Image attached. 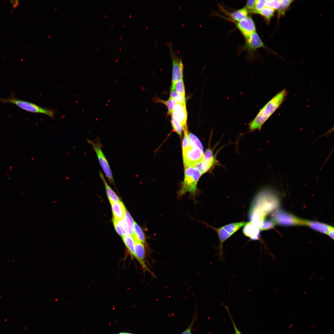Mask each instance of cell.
Masks as SVG:
<instances>
[{
	"label": "cell",
	"instance_id": "1",
	"mask_svg": "<svg viewBox=\"0 0 334 334\" xmlns=\"http://www.w3.org/2000/svg\"><path fill=\"white\" fill-rule=\"evenodd\" d=\"M279 204V199L272 189H262L257 194L252 203L248 215L250 221L260 228L266 216L276 209Z\"/></svg>",
	"mask_w": 334,
	"mask_h": 334
},
{
	"label": "cell",
	"instance_id": "2",
	"mask_svg": "<svg viewBox=\"0 0 334 334\" xmlns=\"http://www.w3.org/2000/svg\"><path fill=\"white\" fill-rule=\"evenodd\" d=\"M287 94L286 89H283L261 109L255 118L249 123L250 131L260 130L264 124L285 101Z\"/></svg>",
	"mask_w": 334,
	"mask_h": 334
},
{
	"label": "cell",
	"instance_id": "3",
	"mask_svg": "<svg viewBox=\"0 0 334 334\" xmlns=\"http://www.w3.org/2000/svg\"><path fill=\"white\" fill-rule=\"evenodd\" d=\"M184 169V178L178 192V197H181L188 192L193 197H195L198 190L197 184L202 174L193 166L188 167Z\"/></svg>",
	"mask_w": 334,
	"mask_h": 334
},
{
	"label": "cell",
	"instance_id": "4",
	"mask_svg": "<svg viewBox=\"0 0 334 334\" xmlns=\"http://www.w3.org/2000/svg\"><path fill=\"white\" fill-rule=\"evenodd\" d=\"M246 222L241 221L231 223L219 228H215L203 222L214 229L217 233L219 240L218 252L217 255L218 259L225 262L223 255V245L224 242L230 237L243 226Z\"/></svg>",
	"mask_w": 334,
	"mask_h": 334
},
{
	"label": "cell",
	"instance_id": "5",
	"mask_svg": "<svg viewBox=\"0 0 334 334\" xmlns=\"http://www.w3.org/2000/svg\"><path fill=\"white\" fill-rule=\"evenodd\" d=\"M0 101L4 104H14L27 112L45 114L53 118L55 112L54 110L42 107L32 103L17 98L15 96L13 92H12L11 96L8 98H0Z\"/></svg>",
	"mask_w": 334,
	"mask_h": 334
},
{
	"label": "cell",
	"instance_id": "6",
	"mask_svg": "<svg viewBox=\"0 0 334 334\" xmlns=\"http://www.w3.org/2000/svg\"><path fill=\"white\" fill-rule=\"evenodd\" d=\"M89 143L92 146L96 154L98 161L106 176L110 182L114 184V180L109 163L102 150V145L98 138L94 140L87 139Z\"/></svg>",
	"mask_w": 334,
	"mask_h": 334
},
{
	"label": "cell",
	"instance_id": "7",
	"mask_svg": "<svg viewBox=\"0 0 334 334\" xmlns=\"http://www.w3.org/2000/svg\"><path fill=\"white\" fill-rule=\"evenodd\" d=\"M271 219L276 225L285 226L304 225L305 220L300 219L282 210L276 211L273 214Z\"/></svg>",
	"mask_w": 334,
	"mask_h": 334
},
{
	"label": "cell",
	"instance_id": "8",
	"mask_svg": "<svg viewBox=\"0 0 334 334\" xmlns=\"http://www.w3.org/2000/svg\"><path fill=\"white\" fill-rule=\"evenodd\" d=\"M168 47L172 63L171 87H173L178 82L183 79L184 67L181 58L174 53L171 43H169Z\"/></svg>",
	"mask_w": 334,
	"mask_h": 334
},
{
	"label": "cell",
	"instance_id": "9",
	"mask_svg": "<svg viewBox=\"0 0 334 334\" xmlns=\"http://www.w3.org/2000/svg\"><path fill=\"white\" fill-rule=\"evenodd\" d=\"M245 40V44L240 49L241 51H246L250 55H252L258 49L262 48L271 51L275 55L279 56L276 53L268 48L264 44L256 32L253 33Z\"/></svg>",
	"mask_w": 334,
	"mask_h": 334
},
{
	"label": "cell",
	"instance_id": "10",
	"mask_svg": "<svg viewBox=\"0 0 334 334\" xmlns=\"http://www.w3.org/2000/svg\"><path fill=\"white\" fill-rule=\"evenodd\" d=\"M184 169L195 165L203 158L204 153L199 148L195 146L182 151Z\"/></svg>",
	"mask_w": 334,
	"mask_h": 334
},
{
	"label": "cell",
	"instance_id": "11",
	"mask_svg": "<svg viewBox=\"0 0 334 334\" xmlns=\"http://www.w3.org/2000/svg\"><path fill=\"white\" fill-rule=\"evenodd\" d=\"M171 115L180 123L183 131L188 130L187 126V113L186 103L176 102Z\"/></svg>",
	"mask_w": 334,
	"mask_h": 334
},
{
	"label": "cell",
	"instance_id": "12",
	"mask_svg": "<svg viewBox=\"0 0 334 334\" xmlns=\"http://www.w3.org/2000/svg\"><path fill=\"white\" fill-rule=\"evenodd\" d=\"M236 25L245 39L256 32L255 24L250 16H248L240 21L237 22Z\"/></svg>",
	"mask_w": 334,
	"mask_h": 334
},
{
	"label": "cell",
	"instance_id": "13",
	"mask_svg": "<svg viewBox=\"0 0 334 334\" xmlns=\"http://www.w3.org/2000/svg\"><path fill=\"white\" fill-rule=\"evenodd\" d=\"M135 253L137 258V261L140 263L144 271L148 272L154 277V275L149 268L145 263L146 252L144 244L135 239Z\"/></svg>",
	"mask_w": 334,
	"mask_h": 334
},
{
	"label": "cell",
	"instance_id": "14",
	"mask_svg": "<svg viewBox=\"0 0 334 334\" xmlns=\"http://www.w3.org/2000/svg\"><path fill=\"white\" fill-rule=\"evenodd\" d=\"M260 228L251 222H246L243 226L242 232L246 236L251 240H259L260 239Z\"/></svg>",
	"mask_w": 334,
	"mask_h": 334
},
{
	"label": "cell",
	"instance_id": "15",
	"mask_svg": "<svg viewBox=\"0 0 334 334\" xmlns=\"http://www.w3.org/2000/svg\"><path fill=\"white\" fill-rule=\"evenodd\" d=\"M304 225L327 235L331 230L334 229L333 227L330 225L315 221L305 220Z\"/></svg>",
	"mask_w": 334,
	"mask_h": 334
},
{
	"label": "cell",
	"instance_id": "16",
	"mask_svg": "<svg viewBox=\"0 0 334 334\" xmlns=\"http://www.w3.org/2000/svg\"><path fill=\"white\" fill-rule=\"evenodd\" d=\"M111 204L113 218L117 220L123 219L126 209L123 203L121 201L118 202H110Z\"/></svg>",
	"mask_w": 334,
	"mask_h": 334
},
{
	"label": "cell",
	"instance_id": "17",
	"mask_svg": "<svg viewBox=\"0 0 334 334\" xmlns=\"http://www.w3.org/2000/svg\"><path fill=\"white\" fill-rule=\"evenodd\" d=\"M128 253L132 257L137 260L135 250V239L133 236L127 235L122 237Z\"/></svg>",
	"mask_w": 334,
	"mask_h": 334
},
{
	"label": "cell",
	"instance_id": "18",
	"mask_svg": "<svg viewBox=\"0 0 334 334\" xmlns=\"http://www.w3.org/2000/svg\"><path fill=\"white\" fill-rule=\"evenodd\" d=\"M99 175L102 180L107 195L110 202H118L120 201L119 198L115 192L109 186L105 179L102 172L100 170Z\"/></svg>",
	"mask_w": 334,
	"mask_h": 334
},
{
	"label": "cell",
	"instance_id": "19",
	"mask_svg": "<svg viewBox=\"0 0 334 334\" xmlns=\"http://www.w3.org/2000/svg\"><path fill=\"white\" fill-rule=\"evenodd\" d=\"M248 12L245 7L229 13L232 20L237 22L240 21L248 16Z\"/></svg>",
	"mask_w": 334,
	"mask_h": 334
},
{
	"label": "cell",
	"instance_id": "20",
	"mask_svg": "<svg viewBox=\"0 0 334 334\" xmlns=\"http://www.w3.org/2000/svg\"><path fill=\"white\" fill-rule=\"evenodd\" d=\"M294 1L293 0H280V5L277 11L278 23L280 19L284 16Z\"/></svg>",
	"mask_w": 334,
	"mask_h": 334
},
{
	"label": "cell",
	"instance_id": "21",
	"mask_svg": "<svg viewBox=\"0 0 334 334\" xmlns=\"http://www.w3.org/2000/svg\"><path fill=\"white\" fill-rule=\"evenodd\" d=\"M275 11L270 8L265 7L258 12V14L263 18L267 24H269L270 21L274 17Z\"/></svg>",
	"mask_w": 334,
	"mask_h": 334
},
{
	"label": "cell",
	"instance_id": "22",
	"mask_svg": "<svg viewBox=\"0 0 334 334\" xmlns=\"http://www.w3.org/2000/svg\"><path fill=\"white\" fill-rule=\"evenodd\" d=\"M153 101L155 103H160L165 105L168 109V114L172 115L174 105L176 103L175 101L169 98L167 100L165 101L162 100L156 96L153 98Z\"/></svg>",
	"mask_w": 334,
	"mask_h": 334
},
{
	"label": "cell",
	"instance_id": "23",
	"mask_svg": "<svg viewBox=\"0 0 334 334\" xmlns=\"http://www.w3.org/2000/svg\"><path fill=\"white\" fill-rule=\"evenodd\" d=\"M133 237L136 240L143 244L146 242L145 235L141 228L135 222L134 227Z\"/></svg>",
	"mask_w": 334,
	"mask_h": 334
},
{
	"label": "cell",
	"instance_id": "24",
	"mask_svg": "<svg viewBox=\"0 0 334 334\" xmlns=\"http://www.w3.org/2000/svg\"><path fill=\"white\" fill-rule=\"evenodd\" d=\"M113 222L115 229L118 234L122 237L127 235L124 229L123 220H117L113 218Z\"/></svg>",
	"mask_w": 334,
	"mask_h": 334
},
{
	"label": "cell",
	"instance_id": "25",
	"mask_svg": "<svg viewBox=\"0 0 334 334\" xmlns=\"http://www.w3.org/2000/svg\"><path fill=\"white\" fill-rule=\"evenodd\" d=\"M174 90L178 93L185 97V90L183 79L176 83L173 86L171 87V90Z\"/></svg>",
	"mask_w": 334,
	"mask_h": 334
},
{
	"label": "cell",
	"instance_id": "26",
	"mask_svg": "<svg viewBox=\"0 0 334 334\" xmlns=\"http://www.w3.org/2000/svg\"><path fill=\"white\" fill-rule=\"evenodd\" d=\"M171 123L173 131L181 136L183 130L182 127L180 123L172 115Z\"/></svg>",
	"mask_w": 334,
	"mask_h": 334
},
{
	"label": "cell",
	"instance_id": "27",
	"mask_svg": "<svg viewBox=\"0 0 334 334\" xmlns=\"http://www.w3.org/2000/svg\"><path fill=\"white\" fill-rule=\"evenodd\" d=\"M169 98L176 102L186 103L185 97L178 93L174 90H171Z\"/></svg>",
	"mask_w": 334,
	"mask_h": 334
},
{
	"label": "cell",
	"instance_id": "28",
	"mask_svg": "<svg viewBox=\"0 0 334 334\" xmlns=\"http://www.w3.org/2000/svg\"><path fill=\"white\" fill-rule=\"evenodd\" d=\"M266 0H256L252 13L256 14L266 7Z\"/></svg>",
	"mask_w": 334,
	"mask_h": 334
},
{
	"label": "cell",
	"instance_id": "29",
	"mask_svg": "<svg viewBox=\"0 0 334 334\" xmlns=\"http://www.w3.org/2000/svg\"><path fill=\"white\" fill-rule=\"evenodd\" d=\"M280 5V0H266V6L276 11L279 8Z\"/></svg>",
	"mask_w": 334,
	"mask_h": 334
},
{
	"label": "cell",
	"instance_id": "30",
	"mask_svg": "<svg viewBox=\"0 0 334 334\" xmlns=\"http://www.w3.org/2000/svg\"><path fill=\"white\" fill-rule=\"evenodd\" d=\"M124 221L129 228L133 229L135 222L129 212L126 210L124 218Z\"/></svg>",
	"mask_w": 334,
	"mask_h": 334
},
{
	"label": "cell",
	"instance_id": "31",
	"mask_svg": "<svg viewBox=\"0 0 334 334\" xmlns=\"http://www.w3.org/2000/svg\"><path fill=\"white\" fill-rule=\"evenodd\" d=\"M276 225L272 220H264L260 228L261 230H267L273 228Z\"/></svg>",
	"mask_w": 334,
	"mask_h": 334
},
{
	"label": "cell",
	"instance_id": "32",
	"mask_svg": "<svg viewBox=\"0 0 334 334\" xmlns=\"http://www.w3.org/2000/svg\"><path fill=\"white\" fill-rule=\"evenodd\" d=\"M189 135L190 139L195 146L199 148L201 151L203 152V147L201 143L198 138L193 134L190 132L189 133Z\"/></svg>",
	"mask_w": 334,
	"mask_h": 334
},
{
	"label": "cell",
	"instance_id": "33",
	"mask_svg": "<svg viewBox=\"0 0 334 334\" xmlns=\"http://www.w3.org/2000/svg\"><path fill=\"white\" fill-rule=\"evenodd\" d=\"M255 0H249L247 1L245 7L248 12L252 13L255 6Z\"/></svg>",
	"mask_w": 334,
	"mask_h": 334
},
{
	"label": "cell",
	"instance_id": "34",
	"mask_svg": "<svg viewBox=\"0 0 334 334\" xmlns=\"http://www.w3.org/2000/svg\"><path fill=\"white\" fill-rule=\"evenodd\" d=\"M225 306V307L226 308V310L227 311V312L229 314V317H230V318L231 319L232 323V324H233V328H234V331H235V334H243L241 332L238 330V328H237L235 324V323L234 322V321H233V318H232V316H231V314H230V311H229V309H228V307L227 306Z\"/></svg>",
	"mask_w": 334,
	"mask_h": 334
},
{
	"label": "cell",
	"instance_id": "35",
	"mask_svg": "<svg viewBox=\"0 0 334 334\" xmlns=\"http://www.w3.org/2000/svg\"><path fill=\"white\" fill-rule=\"evenodd\" d=\"M10 2L12 5V8L14 9L18 6L19 1L18 0H11Z\"/></svg>",
	"mask_w": 334,
	"mask_h": 334
},
{
	"label": "cell",
	"instance_id": "36",
	"mask_svg": "<svg viewBox=\"0 0 334 334\" xmlns=\"http://www.w3.org/2000/svg\"><path fill=\"white\" fill-rule=\"evenodd\" d=\"M192 324V323L189 327L181 334H191V330Z\"/></svg>",
	"mask_w": 334,
	"mask_h": 334
},
{
	"label": "cell",
	"instance_id": "37",
	"mask_svg": "<svg viewBox=\"0 0 334 334\" xmlns=\"http://www.w3.org/2000/svg\"><path fill=\"white\" fill-rule=\"evenodd\" d=\"M330 238L333 239H334V229L331 230L328 234Z\"/></svg>",
	"mask_w": 334,
	"mask_h": 334
},
{
	"label": "cell",
	"instance_id": "38",
	"mask_svg": "<svg viewBox=\"0 0 334 334\" xmlns=\"http://www.w3.org/2000/svg\"><path fill=\"white\" fill-rule=\"evenodd\" d=\"M118 334H132V333H127V332H120V333H118Z\"/></svg>",
	"mask_w": 334,
	"mask_h": 334
}]
</instances>
